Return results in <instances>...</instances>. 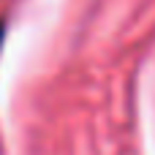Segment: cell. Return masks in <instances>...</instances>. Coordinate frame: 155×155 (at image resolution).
<instances>
[{
    "mask_svg": "<svg viewBox=\"0 0 155 155\" xmlns=\"http://www.w3.org/2000/svg\"><path fill=\"white\" fill-rule=\"evenodd\" d=\"M3 38H5V25L0 22V49H3Z\"/></svg>",
    "mask_w": 155,
    "mask_h": 155,
    "instance_id": "obj_1",
    "label": "cell"
}]
</instances>
